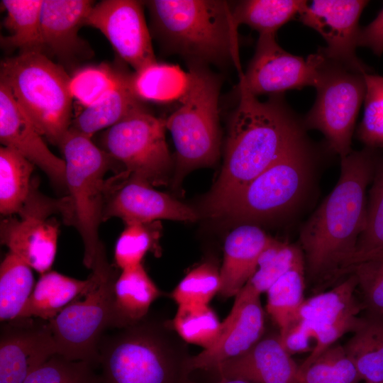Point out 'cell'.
<instances>
[{
  "label": "cell",
  "instance_id": "1",
  "mask_svg": "<svg viewBox=\"0 0 383 383\" xmlns=\"http://www.w3.org/2000/svg\"><path fill=\"white\" fill-rule=\"evenodd\" d=\"M378 152L365 147L341 158L335 187L302 225L298 244L304 254L307 282L341 277L355 254L365 228L367 189Z\"/></svg>",
  "mask_w": 383,
  "mask_h": 383
},
{
  "label": "cell",
  "instance_id": "2",
  "mask_svg": "<svg viewBox=\"0 0 383 383\" xmlns=\"http://www.w3.org/2000/svg\"><path fill=\"white\" fill-rule=\"evenodd\" d=\"M238 88V103L229 121L221 174L205 201L212 216L250 182L306 135L303 118L283 94L260 101Z\"/></svg>",
  "mask_w": 383,
  "mask_h": 383
},
{
  "label": "cell",
  "instance_id": "3",
  "mask_svg": "<svg viewBox=\"0 0 383 383\" xmlns=\"http://www.w3.org/2000/svg\"><path fill=\"white\" fill-rule=\"evenodd\" d=\"M148 7L155 35L169 52L188 65L233 64L243 74L239 56L238 26L231 1L221 0H152Z\"/></svg>",
  "mask_w": 383,
  "mask_h": 383
},
{
  "label": "cell",
  "instance_id": "4",
  "mask_svg": "<svg viewBox=\"0 0 383 383\" xmlns=\"http://www.w3.org/2000/svg\"><path fill=\"white\" fill-rule=\"evenodd\" d=\"M187 343L171 320L150 317L103 336L101 383H189L194 371Z\"/></svg>",
  "mask_w": 383,
  "mask_h": 383
},
{
  "label": "cell",
  "instance_id": "5",
  "mask_svg": "<svg viewBox=\"0 0 383 383\" xmlns=\"http://www.w3.org/2000/svg\"><path fill=\"white\" fill-rule=\"evenodd\" d=\"M0 82L6 84L38 132L59 145L71 127L70 77L40 52H20L1 61Z\"/></svg>",
  "mask_w": 383,
  "mask_h": 383
},
{
  "label": "cell",
  "instance_id": "6",
  "mask_svg": "<svg viewBox=\"0 0 383 383\" xmlns=\"http://www.w3.org/2000/svg\"><path fill=\"white\" fill-rule=\"evenodd\" d=\"M316 159V150L303 135L235 194L218 216L255 225L294 213L311 188Z\"/></svg>",
  "mask_w": 383,
  "mask_h": 383
},
{
  "label": "cell",
  "instance_id": "7",
  "mask_svg": "<svg viewBox=\"0 0 383 383\" xmlns=\"http://www.w3.org/2000/svg\"><path fill=\"white\" fill-rule=\"evenodd\" d=\"M89 138L70 128L59 148L65 162L66 188L69 193V218L79 233L84 252L83 262L91 269L105 252L99 240L105 202V175L116 162Z\"/></svg>",
  "mask_w": 383,
  "mask_h": 383
},
{
  "label": "cell",
  "instance_id": "8",
  "mask_svg": "<svg viewBox=\"0 0 383 383\" xmlns=\"http://www.w3.org/2000/svg\"><path fill=\"white\" fill-rule=\"evenodd\" d=\"M189 90L165 118L176 148L177 179L194 168L213 165L219 155L221 80L207 66L188 65Z\"/></svg>",
  "mask_w": 383,
  "mask_h": 383
},
{
  "label": "cell",
  "instance_id": "9",
  "mask_svg": "<svg viewBox=\"0 0 383 383\" xmlns=\"http://www.w3.org/2000/svg\"><path fill=\"white\" fill-rule=\"evenodd\" d=\"M308 57L316 98L303 118L304 127L320 131L328 148L343 158L353 151L356 119L366 94L365 73L327 57L320 48Z\"/></svg>",
  "mask_w": 383,
  "mask_h": 383
},
{
  "label": "cell",
  "instance_id": "10",
  "mask_svg": "<svg viewBox=\"0 0 383 383\" xmlns=\"http://www.w3.org/2000/svg\"><path fill=\"white\" fill-rule=\"evenodd\" d=\"M92 271L98 279L82 301L74 300L49 321L57 355L73 361L98 362L105 329L111 328L113 289L118 277L106 257Z\"/></svg>",
  "mask_w": 383,
  "mask_h": 383
},
{
  "label": "cell",
  "instance_id": "11",
  "mask_svg": "<svg viewBox=\"0 0 383 383\" xmlns=\"http://www.w3.org/2000/svg\"><path fill=\"white\" fill-rule=\"evenodd\" d=\"M165 118H158L145 108L106 129L101 143L130 177L151 186L162 184L172 160L165 138Z\"/></svg>",
  "mask_w": 383,
  "mask_h": 383
},
{
  "label": "cell",
  "instance_id": "12",
  "mask_svg": "<svg viewBox=\"0 0 383 383\" xmlns=\"http://www.w3.org/2000/svg\"><path fill=\"white\" fill-rule=\"evenodd\" d=\"M67 219L69 199L55 200L43 196L37 189L18 214L1 223V243L40 274L50 270L59 235V223L52 218L57 211Z\"/></svg>",
  "mask_w": 383,
  "mask_h": 383
},
{
  "label": "cell",
  "instance_id": "13",
  "mask_svg": "<svg viewBox=\"0 0 383 383\" xmlns=\"http://www.w3.org/2000/svg\"><path fill=\"white\" fill-rule=\"evenodd\" d=\"M143 4L135 0H104L92 6L84 23L99 30L135 71L157 61Z\"/></svg>",
  "mask_w": 383,
  "mask_h": 383
},
{
  "label": "cell",
  "instance_id": "14",
  "mask_svg": "<svg viewBox=\"0 0 383 383\" xmlns=\"http://www.w3.org/2000/svg\"><path fill=\"white\" fill-rule=\"evenodd\" d=\"M112 217L126 223H150L158 219L194 221L197 213L191 207L154 189L126 171L106 180L103 221Z\"/></svg>",
  "mask_w": 383,
  "mask_h": 383
},
{
  "label": "cell",
  "instance_id": "15",
  "mask_svg": "<svg viewBox=\"0 0 383 383\" xmlns=\"http://www.w3.org/2000/svg\"><path fill=\"white\" fill-rule=\"evenodd\" d=\"M368 1L315 0L298 13L303 24L316 30L327 46L320 48L328 57L362 73L370 70L356 54L359 19Z\"/></svg>",
  "mask_w": 383,
  "mask_h": 383
},
{
  "label": "cell",
  "instance_id": "16",
  "mask_svg": "<svg viewBox=\"0 0 383 383\" xmlns=\"http://www.w3.org/2000/svg\"><path fill=\"white\" fill-rule=\"evenodd\" d=\"M313 67L306 59L292 55L277 43L275 34L259 35L254 55L245 72L239 75L238 87L255 96L283 94L312 86Z\"/></svg>",
  "mask_w": 383,
  "mask_h": 383
},
{
  "label": "cell",
  "instance_id": "17",
  "mask_svg": "<svg viewBox=\"0 0 383 383\" xmlns=\"http://www.w3.org/2000/svg\"><path fill=\"white\" fill-rule=\"evenodd\" d=\"M55 355L57 348L49 321L17 318L1 323L0 383H24Z\"/></svg>",
  "mask_w": 383,
  "mask_h": 383
},
{
  "label": "cell",
  "instance_id": "18",
  "mask_svg": "<svg viewBox=\"0 0 383 383\" xmlns=\"http://www.w3.org/2000/svg\"><path fill=\"white\" fill-rule=\"evenodd\" d=\"M265 335V313L260 294L244 286L235 296L216 343L192 357L193 370L213 372L222 362L252 347Z\"/></svg>",
  "mask_w": 383,
  "mask_h": 383
},
{
  "label": "cell",
  "instance_id": "19",
  "mask_svg": "<svg viewBox=\"0 0 383 383\" xmlns=\"http://www.w3.org/2000/svg\"><path fill=\"white\" fill-rule=\"evenodd\" d=\"M33 123L0 82V141L39 167L54 185L66 188L65 162L53 154Z\"/></svg>",
  "mask_w": 383,
  "mask_h": 383
},
{
  "label": "cell",
  "instance_id": "20",
  "mask_svg": "<svg viewBox=\"0 0 383 383\" xmlns=\"http://www.w3.org/2000/svg\"><path fill=\"white\" fill-rule=\"evenodd\" d=\"M220 379L250 383H297L299 366L283 347L279 334L265 335L244 353L221 363Z\"/></svg>",
  "mask_w": 383,
  "mask_h": 383
},
{
  "label": "cell",
  "instance_id": "21",
  "mask_svg": "<svg viewBox=\"0 0 383 383\" xmlns=\"http://www.w3.org/2000/svg\"><path fill=\"white\" fill-rule=\"evenodd\" d=\"M274 238L258 226L244 223L226 237L220 268L219 294L235 296L255 272L259 258Z\"/></svg>",
  "mask_w": 383,
  "mask_h": 383
},
{
  "label": "cell",
  "instance_id": "22",
  "mask_svg": "<svg viewBox=\"0 0 383 383\" xmlns=\"http://www.w3.org/2000/svg\"><path fill=\"white\" fill-rule=\"evenodd\" d=\"M94 5L89 0H43L40 28L43 49L65 59L82 53L84 43L78 31Z\"/></svg>",
  "mask_w": 383,
  "mask_h": 383
},
{
  "label": "cell",
  "instance_id": "23",
  "mask_svg": "<svg viewBox=\"0 0 383 383\" xmlns=\"http://www.w3.org/2000/svg\"><path fill=\"white\" fill-rule=\"evenodd\" d=\"M98 279L96 273L81 280L48 271L42 274L18 318L50 321L70 303L87 292Z\"/></svg>",
  "mask_w": 383,
  "mask_h": 383
},
{
  "label": "cell",
  "instance_id": "24",
  "mask_svg": "<svg viewBox=\"0 0 383 383\" xmlns=\"http://www.w3.org/2000/svg\"><path fill=\"white\" fill-rule=\"evenodd\" d=\"M162 294L142 263L121 270L114 284L111 328L121 329L142 321Z\"/></svg>",
  "mask_w": 383,
  "mask_h": 383
},
{
  "label": "cell",
  "instance_id": "25",
  "mask_svg": "<svg viewBox=\"0 0 383 383\" xmlns=\"http://www.w3.org/2000/svg\"><path fill=\"white\" fill-rule=\"evenodd\" d=\"M190 82L189 71L157 61L129 76L131 89L138 99L160 104L179 103L187 93Z\"/></svg>",
  "mask_w": 383,
  "mask_h": 383
},
{
  "label": "cell",
  "instance_id": "26",
  "mask_svg": "<svg viewBox=\"0 0 383 383\" xmlns=\"http://www.w3.org/2000/svg\"><path fill=\"white\" fill-rule=\"evenodd\" d=\"M128 74L124 80L94 104L84 107L73 118L71 127L89 137L114 126L131 114L145 109L132 92Z\"/></svg>",
  "mask_w": 383,
  "mask_h": 383
},
{
  "label": "cell",
  "instance_id": "27",
  "mask_svg": "<svg viewBox=\"0 0 383 383\" xmlns=\"http://www.w3.org/2000/svg\"><path fill=\"white\" fill-rule=\"evenodd\" d=\"M325 292L305 299L297 314L298 321L333 323L357 316L362 306L355 296L357 281L353 274ZM296 321V322H297Z\"/></svg>",
  "mask_w": 383,
  "mask_h": 383
},
{
  "label": "cell",
  "instance_id": "28",
  "mask_svg": "<svg viewBox=\"0 0 383 383\" xmlns=\"http://www.w3.org/2000/svg\"><path fill=\"white\" fill-rule=\"evenodd\" d=\"M35 165L16 151L0 148V212L18 214L37 187L31 180Z\"/></svg>",
  "mask_w": 383,
  "mask_h": 383
},
{
  "label": "cell",
  "instance_id": "29",
  "mask_svg": "<svg viewBox=\"0 0 383 383\" xmlns=\"http://www.w3.org/2000/svg\"><path fill=\"white\" fill-rule=\"evenodd\" d=\"M343 348L361 380L383 382V318L364 316Z\"/></svg>",
  "mask_w": 383,
  "mask_h": 383
},
{
  "label": "cell",
  "instance_id": "30",
  "mask_svg": "<svg viewBox=\"0 0 383 383\" xmlns=\"http://www.w3.org/2000/svg\"><path fill=\"white\" fill-rule=\"evenodd\" d=\"M43 0H2L6 11L4 26L9 35L1 38V44L8 50L19 49L20 52H40V11Z\"/></svg>",
  "mask_w": 383,
  "mask_h": 383
},
{
  "label": "cell",
  "instance_id": "31",
  "mask_svg": "<svg viewBox=\"0 0 383 383\" xmlns=\"http://www.w3.org/2000/svg\"><path fill=\"white\" fill-rule=\"evenodd\" d=\"M305 262H301L278 279L267 291V312L283 335L297 321L298 311L304 301Z\"/></svg>",
  "mask_w": 383,
  "mask_h": 383
},
{
  "label": "cell",
  "instance_id": "32",
  "mask_svg": "<svg viewBox=\"0 0 383 383\" xmlns=\"http://www.w3.org/2000/svg\"><path fill=\"white\" fill-rule=\"evenodd\" d=\"M308 4L303 0H243L231 1L235 24H245L259 35L276 34Z\"/></svg>",
  "mask_w": 383,
  "mask_h": 383
},
{
  "label": "cell",
  "instance_id": "33",
  "mask_svg": "<svg viewBox=\"0 0 383 383\" xmlns=\"http://www.w3.org/2000/svg\"><path fill=\"white\" fill-rule=\"evenodd\" d=\"M32 268L9 252L0 265V321L17 318L34 289Z\"/></svg>",
  "mask_w": 383,
  "mask_h": 383
},
{
  "label": "cell",
  "instance_id": "34",
  "mask_svg": "<svg viewBox=\"0 0 383 383\" xmlns=\"http://www.w3.org/2000/svg\"><path fill=\"white\" fill-rule=\"evenodd\" d=\"M172 326L187 343L207 350L218 340L222 322L209 304L179 305Z\"/></svg>",
  "mask_w": 383,
  "mask_h": 383
},
{
  "label": "cell",
  "instance_id": "35",
  "mask_svg": "<svg viewBox=\"0 0 383 383\" xmlns=\"http://www.w3.org/2000/svg\"><path fill=\"white\" fill-rule=\"evenodd\" d=\"M301 262L304 257L299 244L273 239L261 254L255 272L245 286L259 294L267 292L278 279Z\"/></svg>",
  "mask_w": 383,
  "mask_h": 383
},
{
  "label": "cell",
  "instance_id": "36",
  "mask_svg": "<svg viewBox=\"0 0 383 383\" xmlns=\"http://www.w3.org/2000/svg\"><path fill=\"white\" fill-rule=\"evenodd\" d=\"M370 185L365 228L358 239L355 252L345 269L356 257L383 251V149H379Z\"/></svg>",
  "mask_w": 383,
  "mask_h": 383
},
{
  "label": "cell",
  "instance_id": "37",
  "mask_svg": "<svg viewBox=\"0 0 383 383\" xmlns=\"http://www.w3.org/2000/svg\"><path fill=\"white\" fill-rule=\"evenodd\" d=\"M360 380L343 345L335 343L310 364L299 366L297 383H359Z\"/></svg>",
  "mask_w": 383,
  "mask_h": 383
},
{
  "label": "cell",
  "instance_id": "38",
  "mask_svg": "<svg viewBox=\"0 0 383 383\" xmlns=\"http://www.w3.org/2000/svg\"><path fill=\"white\" fill-rule=\"evenodd\" d=\"M127 75L106 65L83 67L70 77V89L73 99L83 107L89 106L118 87Z\"/></svg>",
  "mask_w": 383,
  "mask_h": 383
},
{
  "label": "cell",
  "instance_id": "39",
  "mask_svg": "<svg viewBox=\"0 0 383 383\" xmlns=\"http://www.w3.org/2000/svg\"><path fill=\"white\" fill-rule=\"evenodd\" d=\"M220 287V269L206 262L189 271L170 296L178 306L209 304Z\"/></svg>",
  "mask_w": 383,
  "mask_h": 383
},
{
  "label": "cell",
  "instance_id": "40",
  "mask_svg": "<svg viewBox=\"0 0 383 383\" xmlns=\"http://www.w3.org/2000/svg\"><path fill=\"white\" fill-rule=\"evenodd\" d=\"M366 94L356 137L365 147L383 149V77L365 73Z\"/></svg>",
  "mask_w": 383,
  "mask_h": 383
},
{
  "label": "cell",
  "instance_id": "41",
  "mask_svg": "<svg viewBox=\"0 0 383 383\" xmlns=\"http://www.w3.org/2000/svg\"><path fill=\"white\" fill-rule=\"evenodd\" d=\"M353 274L365 315L383 318V261H362L346 268L342 276Z\"/></svg>",
  "mask_w": 383,
  "mask_h": 383
},
{
  "label": "cell",
  "instance_id": "42",
  "mask_svg": "<svg viewBox=\"0 0 383 383\" xmlns=\"http://www.w3.org/2000/svg\"><path fill=\"white\" fill-rule=\"evenodd\" d=\"M91 364L55 355L30 373L24 383H101Z\"/></svg>",
  "mask_w": 383,
  "mask_h": 383
},
{
  "label": "cell",
  "instance_id": "43",
  "mask_svg": "<svg viewBox=\"0 0 383 383\" xmlns=\"http://www.w3.org/2000/svg\"><path fill=\"white\" fill-rule=\"evenodd\" d=\"M117 239L114 249L116 265L121 270L138 265L153 245L154 235L148 223H128Z\"/></svg>",
  "mask_w": 383,
  "mask_h": 383
},
{
  "label": "cell",
  "instance_id": "44",
  "mask_svg": "<svg viewBox=\"0 0 383 383\" xmlns=\"http://www.w3.org/2000/svg\"><path fill=\"white\" fill-rule=\"evenodd\" d=\"M279 337L283 347L291 355L313 350L310 346L312 330L306 321H298Z\"/></svg>",
  "mask_w": 383,
  "mask_h": 383
},
{
  "label": "cell",
  "instance_id": "45",
  "mask_svg": "<svg viewBox=\"0 0 383 383\" xmlns=\"http://www.w3.org/2000/svg\"><path fill=\"white\" fill-rule=\"evenodd\" d=\"M357 47H365L381 56L383 54V9L368 25L360 27L357 35Z\"/></svg>",
  "mask_w": 383,
  "mask_h": 383
},
{
  "label": "cell",
  "instance_id": "46",
  "mask_svg": "<svg viewBox=\"0 0 383 383\" xmlns=\"http://www.w3.org/2000/svg\"><path fill=\"white\" fill-rule=\"evenodd\" d=\"M371 260H379L383 261V251L370 253V254H367V255H365L362 256L356 257L350 262L348 267H350L352 265H354V264H356L362 261Z\"/></svg>",
  "mask_w": 383,
  "mask_h": 383
},
{
  "label": "cell",
  "instance_id": "47",
  "mask_svg": "<svg viewBox=\"0 0 383 383\" xmlns=\"http://www.w3.org/2000/svg\"><path fill=\"white\" fill-rule=\"evenodd\" d=\"M189 383H197L190 380ZM216 383H250L247 381L237 379H220V380Z\"/></svg>",
  "mask_w": 383,
  "mask_h": 383
},
{
  "label": "cell",
  "instance_id": "48",
  "mask_svg": "<svg viewBox=\"0 0 383 383\" xmlns=\"http://www.w3.org/2000/svg\"><path fill=\"white\" fill-rule=\"evenodd\" d=\"M366 383H383V382H366Z\"/></svg>",
  "mask_w": 383,
  "mask_h": 383
}]
</instances>
